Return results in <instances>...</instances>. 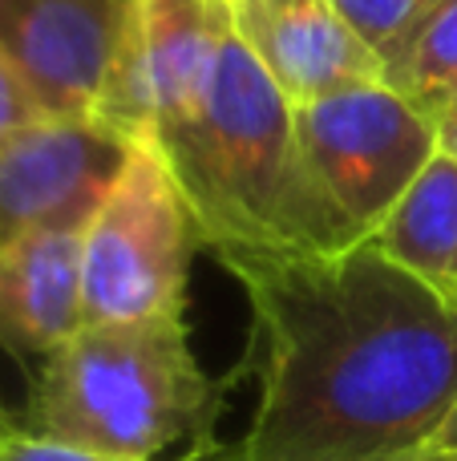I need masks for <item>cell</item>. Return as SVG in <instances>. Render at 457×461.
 Listing matches in <instances>:
<instances>
[{
    "mask_svg": "<svg viewBox=\"0 0 457 461\" xmlns=\"http://www.w3.org/2000/svg\"><path fill=\"white\" fill-rule=\"evenodd\" d=\"M259 340L235 461H417L457 405V292L364 239L345 251H223Z\"/></svg>",
    "mask_w": 457,
    "mask_h": 461,
    "instance_id": "cell-1",
    "label": "cell"
},
{
    "mask_svg": "<svg viewBox=\"0 0 457 461\" xmlns=\"http://www.w3.org/2000/svg\"><path fill=\"white\" fill-rule=\"evenodd\" d=\"M150 146L166 162L199 243L215 255H328L364 243L312 178L296 142L291 102L247 53L235 21L202 102Z\"/></svg>",
    "mask_w": 457,
    "mask_h": 461,
    "instance_id": "cell-2",
    "label": "cell"
},
{
    "mask_svg": "<svg viewBox=\"0 0 457 461\" xmlns=\"http://www.w3.org/2000/svg\"><path fill=\"white\" fill-rule=\"evenodd\" d=\"M219 401L186 316L85 324L40 360L21 429L89 454L162 461L175 446H207Z\"/></svg>",
    "mask_w": 457,
    "mask_h": 461,
    "instance_id": "cell-3",
    "label": "cell"
},
{
    "mask_svg": "<svg viewBox=\"0 0 457 461\" xmlns=\"http://www.w3.org/2000/svg\"><path fill=\"white\" fill-rule=\"evenodd\" d=\"M199 230L150 142L130 146L81 239L85 324L186 316V271Z\"/></svg>",
    "mask_w": 457,
    "mask_h": 461,
    "instance_id": "cell-4",
    "label": "cell"
},
{
    "mask_svg": "<svg viewBox=\"0 0 457 461\" xmlns=\"http://www.w3.org/2000/svg\"><path fill=\"white\" fill-rule=\"evenodd\" d=\"M291 113L308 170L356 239H372L442 150L434 113L389 81L340 89Z\"/></svg>",
    "mask_w": 457,
    "mask_h": 461,
    "instance_id": "cell-5",
    "label": "cell"
},
{
    "mask_svg": "<svg viewBox=\"0 0 457 461\" xmlns=\"http://www.w3.org/2000/svg\"><path fill=\"white\" fill-rule=\"evenodd\" d=\"M231 29V0H134L94 118L154 142L202 102Z\"/></svg>",
    "mask_w": 457,
    "mask_h": 461,
    "instance_id": "cell-6",
    "label": "cell"
},
{
    "mask_svg": "<svg viewBox=\"0 0 457 461\" xmlns=\"http://www.w3.org/2000/svg\"><path fill=\"white\" fill-rule=\"evenodd\" d=\"M97 118H40L0 142V251L45 227H85L130 158Z\"/></svg>",
    "mask_w": 457,
    "mask_h": 461,
    "instance_id": "cell-7",
    "label": "cell"
},
{
    "mask_svg": "<svg viewBox=\"0 0 457 461\" xmlns=\"http://www.w3.org/2000/svg\"><path fill=\"white\" fill-rule=\"evenodd\" d=\"M134 0H0V53L45 118H94Z\"/></svg>",
    "mask_w": 457,
    "mask_h": 461,
    "instance_id": "cell-8",
    "label": "cell"
},
{
    "mask_svg": "<svg viewBox=\"0 0 457 461\" xmlns=\"http://www.w3.org/2000/svg\"><path fill=\"white\" fill-rule=\"evenodd\" d=\"M231 21L291 105L385 81L381 53L332 0H231Z\"/></svg>",
    "mask_w": 457,
    "mask_h": 461,
    "instance_id": "cell-9",
    "label": "cell"
},
{
    "mask_svg": "<svg viewBox=\"0 0 457 461\" xmlns=\"http://www.w3.org/2000/svg\"><path fill=\"white\" fill-rule=\"evenodd\" d=\"M81 239L85 227H45L0 251V348L8 357L45 360L85 328Z\"/></svg>",
    "mask_w": 457,
    "mask_h": 461,
    "instance_id": "cell-10",
    "label": "cell"
},
{
    "mask_svg": "<svg viewBox=\"0 0 457 461\" xmlns=\"http://www.w3.org/2000/svg\"><path fill=\"white\" fill-rule=\"evenodd\" d=\"M369 243L397 267L457 292V162L450 154L437 150Z\"/></svg>",
    "mask_w": 457,
    "mask_h": 461,
    "instance_id": "cell-11",
    "label": "cell"
},
{
    "mask_svg": "<svg viewBox=\"0 0 457 461\" xmlns=\"http://www.w3.org/2000/svg\"><path fill=\"white\" fill-rule=\"evenodd\" d=\"M385 81L413 102L434 105L457 86V0H442L413 41L385 65Z\"/></svg>",
    "mask_w": 457,
    "mask_h": 461,
    "instance_id": "cell-12",
    "label": "cell"
},
{
    "mask_svg": "<svg viewBox=\"0 0 457 461\" xmlns=\"http://www.w3.org/2000/svg\"><path fill=\"white\" fill-rule=\"evenodd\" d=\"M345 13V21L369 41L381 53V61H393L405 45L413 41V32L429 21L442 0H332Z\"/></svg>",
    "mask_w": 457,
    "mask_h": 461,
    "instance_id": "cell-13",
    "label": "cell"
},
{
    "mask_svg": "<svg viewBox=\"0 0 457 461\" xmlns=\"http://www.w3.org/2000/svg\"><path fill=\"white\" fill-rule=\"evenodd\" d=\"M40 118H45V110H40L37 97L29 94V86H24L21 73L13 69V61L0 53V142Z\"/></svg>",
    "mask_w": 457,
    "mask_h": 461,
    "instance_id": "cell-14",
    "label": "cell"
},
{
    "mask_svg": "<svg viewBox=\"0 0 457 461\" xmlns=\"http://www.w3.org/2000/svg\"><path fill=\"white\" fill-rule=\"evenodd\" d=\"M0 461H126V457L89 454V449L61 446V441L37 438V433H29V429H16L13 438L0 446ZM186 461H199V457H186Z\"/></svg>",
    "mask_w": 457,
    "mask_h": 461,
    "instance_id": "cell-15",
    "label": "cell"
},
{
    "mask_svg": "<svg viewBox=\"0 0 457 461\" xmlns=\"http://www.w3.org/2000/svg\"><path fill=\"white\" fill-rule=\"evenodd\" d=\"M417 461H457V405L450 409V417L437 425V433L417 454Z\"/></svg>",
    "mask_w": 457,
    "mask_h": 461,
    "instance_id": "cell-16",
    "label": "cell"
},
{
    "mask_svg": "<svg viewBox=\"0 0 457 461\" xmlns=\"http://www.w3.org/2000/svg\"><path fill=\"white\" fill-rule=\"evenodd\" d=\"M437 122V142H442V154H450L457 162V105H437V110H429Z\"/></svg>",
    "mask_w": 457,
    "mask_h": 461,
    "instance_id": "cell-17",
    "label": "cell"
},
{
    "mask_svg": "<svg viewBox=\"0 0 457 461\" xmlns=\"http://www.w3.org/2000/svg\"><path fill=\"white\" fill-rule=\"evenodd\" d=\"M16 429H21V425H16V417L8 413V405H4V401H0V446H4V441L13 438Z\"/></svg>",
    "mask_w": 457,
    "mask_h": 461,
    "instance_id": "cell-18",
    "label": "cell"
},
{
    "mask_svg": "<svg viewBox=\"0 0 457 461\" xmlns=\"http://www.w3.org/2000/svg\"><path fill=\"white\" fill-rule=\"evenodd\" d=\"M437 105H457V86H450V89H445L442 97H437L434 105H426V110H437Z\"/></svg>",
    "mask_w": 457,
    "mask_h": 461,
    "instance_id": "cell-19",
    "label": "cell"
},
{
    "mask_svg": "<svg viewBox=\"0 0 457 461\" xmlns=\"http://www.w3.org/2000/svg\"><path fill=\"white\" fill-rule=\"evenodd\" d=\"M211 461H235V457H231V454H227V457H211Z\"/></svg>",
    "mask_w": 457,
    "mask_h": 461,
    "instance_id": "cell-20",
    "label": "cell"
}]
</instances>
